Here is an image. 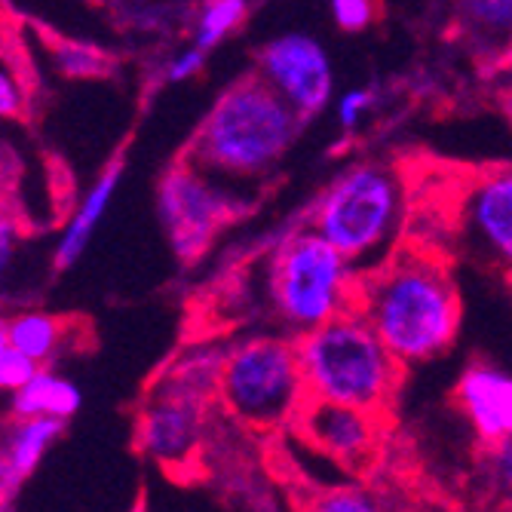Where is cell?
<instances>
[{"mask_svg": "<svg viewBox=\"0 0 512 512\" xmlns=\"http://www.w3.org/2000/svg\"><path fill=\"white\" fill-rule=\"evenodd\" d=\"M10 255H13V246H10V234H0V270L10 264Z\"/></svg>", "mask_w": 512, "mask_h": 512, "instance_id": "f1b7e54d", "label": "cell"}, {"mask_svg": "<svg viewBox=\"0 0 512 512\" xmlns=\"http://www.w3.org/2000/svg\"><path fill=\"white\" fill-rule=\"evenodd\" d=\"M295 341L310 399L356 405L375 414L390 408L405 365L359 310L350 307Z\"/></svg>", "mask_w": 512, "mask_h": 512, "instance_id": "3957f363", "label": "cell"}, {"mask_svg": "<svg viewBox=\"0 0 512 512\" xmlns=\"http://www.w3.org/2000/svg\"><path fill=\"white\" fill-rule=\"evenodd\" d=\"M7 344H10V325L0 322V350H4Z\"/></svg>", "mask_w": 512, "mask_h": 512, "instance_id": "f546056e", "label": "cell"}, {"mask_svg": "<svg viewBox=\"0 0 512 512\" xmlns=\"http://www.w3.org/2000/svg\"><path fill=\"white\" fill-rule=\"evenodd\" d=\"M120 178H123V160L117 157V160L99 175V181L92 184V191L86 194L80 212L71 218V224H68V230H65V237H62V243H59V249H56V270H68V267L83 255V249L89 246L92 230H96V224L102 221V215H105V209H108V203H111V197H114V191H117Z\"/></svg>", "mask_w": 512, "mask_h": 512, "instance_id": "9a60e30c", "label": "cell"}, {"mask_svg": "<svg viewBox=\"0 0 512 512\" xmlns=\"http://www.w3.org/2000/svg\"><path fill=\"white\" fill-rule=\"evenodd\" d=\"M485 479L497 500L512 506V436L491 442L485 454Z\"/></svg>", "mask_w": 512, "mask_h": 512, "instance_id": "44dd1931", "label": "cell"}, {"mask_svg": "<svg viewBox=\"0 0 512 512\" xmlns=\"http://www.w3.org/2000/svg\"><path fill=\"white\" fill-rule=\"evenodd\" d=\"M249 4L246 0H206V7L200 10L197 28H194V46L200 50H215V46L240 28L246 19Z\"/></svg>", "mask_w": 512, "mask_h": 512, "instance_id": "d6986e66", "label": "cell"}, {"mask_svg": "<svg viewBox=\"0 0 512 512\" xmlns=\"http://www.w3.org/2000/svg\"><path fill=\"white\" fill-rule=\"evenodd\" d=\"M356 283V264L313 227L286 237L270 261L273 310L295 335H304L350 310Z\"/></svg>", "mask_w": 512, "mask_h": 512, "instance_id": "5b68a950", "label": "cell"}, {"mask_svg": "<svg viewBox=\"0 0 512 512\" xmlns=\"http://www.w3.org/2000/svg\"><path fill=\"white\" fill-rule=\"evenodd\" d=\"M405 221L402 175L378 160L344 169L316 200L310 227L341 249L359 270L362 261L384 252Z\"/></svg>", "mask_w": 512, "mask_h": 512, "instance_id": "277c9868", "label": "cell"}, {"mask_svg": "<svg viewBox=\"0 0 512 512\" xmlns=\"http://www.w3.org/2000/svg\"><path fill=\"white\" fill-rule=\"evenodd\" d=\"M22 92L16 86V80L10 77V71L0 68V117H22Z\"/></svg>", "mask_w": 512, "mask_h": 512, "instance_id": "4316f807", "label": "cell"}, {"mask_svg": "<svg viewBox=\"0 0 512 512\" xmlns=\"http://www.w3.org/2000/svg\"><path fill=\"white\" fill-rule=\"evenodd\" d=\"M460 414L479 442L491 445L512 436V375L491 362H473L454 387Z\"/></svg>", "mask_w": 512, "mask_h": 512, "instance_id": "7c38bea8", "label": "cell"}, {"mask_svg": "<svg viewBox=\"0 0 512 512\" xmlns=\"http://www.w3.org/2000/svg\"><path fill=\"white\" fill-rule=\"evenodd\" d=\"M206 62V50H200V46H191V50H184L181 56H175L166 68V77L172 83H181V80H191L194 74H200Z\"/></svg>", "mask_w": 512, "mask_h": 512, "instance_id": "484cf974", "label": "cell"}, {"mask_svg": "<svg viewBox=\"0 0 512 512\" xmlns=\"http://www.w3.org/2000/svg\"><path fill=\"white\" fill-rule=\"evenodd\" d=\"M316 451L344 467H362L378 448V414L356 405L307 399L292 424Z\"/></svg>", "mask_w": 512, "mask_h": 512, "instance_id": "30bf717a", "label": "cell"}, {"mask_svg": "<svg viewBox=\"0 0 512 512\" xmlns=\"http://www.w3.org/2000/svg\"><path fill=\"white\" fill-rule=\"evenodd\" d=\"M37 359L22 353L19 347L7 344L0 350V390H22L34 375H37Z\"/></svg>", "mask_w": 512, "mask_h": 512, "instance_id": "603a6c76", "label": "cell"}, {"mask_svg": "<svg viewBox=\"0 0 512 512\" xmlns=\"http://www.w3.org/2000/svg\"><path fill=\"white\" fill-rule=\"evenodd\" d=\"M353 310L378 332L402 365L445 353L460 332V292L445 264L421 249H405L359 273Z\"/></svg>", "mask_w": 512, "mask_h": 512, "instance_id": "6da1fadb", "label": "cell"}, {"mask_svg": "<svg viewBox=\"0 0 512 512\" xmlns=\"http://www.w3.org/2000/svg\"><path fill=\"white\" fill-rule=\"evenodd\" d=\"M329 10L344 31H365L375 22V0H329Z\"/></svg>", "mask_w": 512, "mask_h": 512, "instance_id": "cb8c5ba5", "label": "cell"}, {"mask_svg": "<svg viewBox=\"0 0 512 512\" xmlns=\"http://www.w3.org/2000/svg\"><path fill=\"white\" fill-rule=\"evenodd\" d=\"M224 353L227 350H212V347H200L194 353L184 356L166 381V390L184 393L209 402L212 396H218V384H221V368H224Z\"/></svg>", "mask_w": 512, "mask_h": 512, "instance_id": "e0dca14e", "label": "cell"}, {"mask_svg": "<svg viewBox=\"0 0 512 512\" xmlns=\"http://www.w3.org/2000/svg\"><path fill=\"white\" fill-rule=\"evenodd\" d=\"M454 227L470 258L512 273V163L488 166L463 181Z\"/></svg>", "mask_w": 512, "mask_h": 512, "instance_id": "ba28073f", "label": "cell"}, {"mask_svg": "<svg viewBox=\"0 0 512 512\" xmlns=\"http://www.w3.org/2000/svg\"><path fill=\"white\" fill-rule=\"evenodd\" d=\"M378 96L375 89H347L344 96L338 99V123L350 132L362 123V117L375 108Z\"/></svg>", "mask_w": 512, "mask_h": 512, "instance_id": "d4e9b609", "label": "cell"}, {"mask_svg": "<svg viewBox=\"0 0 512 512\" xmlns=\"http://www.w3.org/2000/svg\"><path fill=\"white\" fill-rule=\"evenodd\" d=\"M454 28L473 56L512 59V0H454Z\"/></svg>", "mask_w": 512, "mask_h": 512, "instance_id": "4fadbf2b", "label": "cell"}, {"mask_svg": "<svg viewBox=\"0 0 512 512\" xmlns=\"http://www.w3.org/2000/svg\"><path fill=\"white\" fill-rule=\"evenodd\" d=\"M53 59H56L59 71L65 77H74V80H92V77L111 74V59L102 50H96V46L62 43V46H56Z\"/></svg>", "mask_w": 512, "mask_h": 512, "instance_id": "ffe728a7", "label": "cell"}, {"mask_svg": "<svg viewBox=\"0 0 512 512\" xmlns=\"http://www.w3.org/2000/svg\"><path fill=\"white\" fill-rule=\"evenodd\" d=\"M62 329H65V322L56 316L25 313V316L10 322V344L19 347L22 353H28L31 359L43 362L56 353V347L62 341Z\"/></svg>", "mask_w": 512, "mask_h": 512, "instance_id": "ac0fdd59", "label": "cell"}, {"mask_svg": "<svg viewBox=\"0 0 512 512\" xmlns=\"http://www.w3.org/2000/svg\"><path fill=\"white\" fill-rule=\"evenodd\" d=\"M80 408V390L53 375V371H37V375L22 387L16 390V399H13V414L16 417H68Z\"/></svg>", "mask_w": 512, "mask_h": 512, "instance_id": "2e32d148", "label": "cell"}, {"mask_svg": "<svg viewBox=\"0 0 512 512\" xmlns=\"http://www.w3.org/2000/svg\"><path fill=\"white\" fill-rule=\"evenodd\" d=\"M307 512H387V506L362 488H335L319 494Z\"/></svg>", "mask_w": 512, "mask_h": 512, "instance_id": "7402d4cb", "label": "cell"}, {"mask_svg": "<svg viewBox=\"0 0 512 512\" xmlns=\"http://www.w3.org/2000/svg\"><path fill=\"white\" fill-rule=\"evenodd\" d=\"M62 433H65L62 417H19V424L7 442V454L0 457V485L10 491L25 476H31L46 448Z\"/></svg>", "mask_w": 512, "mask_h": 512, "instance_id": "5bb4252c", "label": "cell"}, {"mask_svg": "<svg viewBox=\"0 0 512 512\" xmlns=\"http://www.w3.org/2000/svg\"><path fill=\"white\" fill-rule=\"evenodd\" d=\"M0 234H10V227H7V221L0 218Z\"/></svg>", "mask_w": 512, "mask_h": 512, "instance_id": "4dcf8cb0", "label": "cell"}, {"mask_svg": "<svg viewBox=\"0 0 512 512\" xmlns=\"http://www.w3.org/2000/svg\"><path fill=\"white\" fill-rule=\"evenodd\" d=\"M240 212L243 203L234 194H227L212 178V172L200 169L188 157L175 163L160 181L157 215L172 252L184 264H194L215 243L218 230Z\"/></svg>", "mask_w": 512, "mask_h": 512, "instance_id": "52a82bcc", "label": "cell"}, {"mask_svg": "<svg viewBox=\"0 0 512 512\" xmlns=\"http://www.w3.org/2000/svg\"><path fill=\"white\" fill-rule=\"evenodd\" d=\"M221 405L255 430H276L295 424L298 411L310 399L298 341L258 335L224 353Z\"/></svg>", "mask_w": 512, "mask_h": 512, "instance_id": "8992f818", "label": "cell"}, {"mask_svg": "<svg viewBox=\"0 0 512 512\" xmlns=\"http://www.w3.org/2000/svg\"><path fill=\"white\" fill-rule=\"evenodd\" d=\"M301 114L258 74L227 86L200 123L188 160L227 178H264L292 151Z\"/></svg>", "mask_w": 512, "mask_h": 512, "instance_id": "7a4b0ae2", "label": "cell"}, {"mask_svg": "<svg viewBox=\"0 0 512 512\" xmlns=\"http://www.w3.org/2000/svg\"><path fill=\"white\" fill-rule=\"evenodd\" d=\"M509 295H512V273H509Z\"/></svg>", "mask_w": 512, "mask_h": 512, "instance_id": "1f68e13d", "label": "cell"}, {"mask_svg": "<svg viewBox=\"0 0 512 512\" xmlns=\"http://www.w3.org/2000/svg\"><path fill=\"white\" fill-rule=\"evenodd\" d=\"M497 105L512 129V59L503 65V74H500V83H497Z\"/></svg>", "mask_w": 512, "mask_h": 512, "instance_id": "83f0119b", "label": "cell"}, {"mask_svg": "<svg viewBox=\"0 0 512 512\" xmlns=\"http://www.w3.org/2000/svg\"><path fill=\"white\" fill-rule=\"evenodd\" d=\"M203 427L206 402L166 390L145 408L142 421H138V445L154 460L178 467V463H188L197 454L203 442Z\"/></svg>", "mask_w": 512, "mask_h": 512, "instance_id": "8fae6325", "label": "cell"}, {"mask_svg": "<svg viewBox=\"0 0 512 512\" xmlns=\"http://www.w3.org/2000/svg\"><path fill=\"white\" fill-rule=\"evenodd\" d=\"M255 65L258 77L270 83L301 114L304 123L329 108L335 74L329 53L316 37L304 31L270 37L255 53Z\"/></svg>", "mask_w": 512, "mask_h": 512, "instance_id": "9c48e42d", "label": "cell"}]
</instances>
